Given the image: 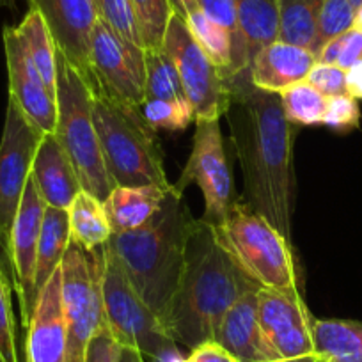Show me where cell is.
Instances as JSON below:
<instances>
[{"label":"cell","mask_w":362,"mask_h":362,"mask_svg":"<svg viewBox=\"0 0 362 362\" xmlns=\"http://www.w3.org/2000/svg\"><path fill=\"white\" fill-rule=\"evenodd\" d=\"M87 86L141 109L146 89V50L123 41L98 20L90 36Z\"/></svg>","instance_id":"obj_12"},{"label":"cell","mask_w":362,"mask_h":362,"mask_svg":"<svg viewBox=\"0 0 362 362\" xmlns=\"http://www.w3.org/2000/svg\"><path fill=\"white\" fill-rule=\"evenodd\" d=\"M41 137L18 105L9 100L0 139V263L8 276L11 270V231Z\"/></svg>","instance_id":"obj_9"},{"label":"cell","mask_w":362,"mask_h":362,"mask_svg":"<svg viewBox=\"0 0 362 362\" xmlns=\"http://www.w3.org/2000/svg\"><path fill=\"white\" fill-rule=\"evenodd\" d=\"M224 80L229 93L224 117L243 176L240 201L291 242L293 124L286 119L281 96L257 89L249 68Z\"/></svg>","instance_id":"obj_1"},{"label":"cell","mask_w":362,"mask_h":362,"mask_svg":"<svg viewBox=\"0 0 362 362\" xmlns=\"http://www.w3.org/2000/svg\"><path fill=\"white\" fill-rule=\"evenodd\" d=\"M9 2H11V0H9Z\"/></svg>","instance_id":"obj_49"},{"label":"cell","mask_w":362,"mask_h":362,"mask_svg":"<svg viewBox=\"0 0 362 362\" xmlns=\"http://www.w3.org/2000/svg\"><path fill=\"white\" fill-rule=\"evenodd\" d=\"M103 305L107 325L121 346L134 348L151 361L177 350L158 316L132 286L116 257L103 247Z\"/></svg>","instance_id":"obj_8"},{"label":"cell","mask_w":362,"mask_h":362,"mask_svg":"<svg viewBox=\"0 0 362 362\" xmlns=\"http://www.w3.org/2000/svg\"><path fill=\"white\" fill-rule=\"evenodd\" d=\"M350 4L354 6V8H355V11H357V9L361 8V6H362V0H350Z\"/></svg>","instance_id":"obj_47"},{"label":"cell","mask_w":362,"mask_h":362,"mask_svg":"<svg viewBox=\"0 0 362 362\" xmlns=\"http://www.w3.org/2000/svg\"><path fill=\"white\" fill-rule=\"evenodd\" d=\"M11 279L0 263V362H20L16 348L15 315L11 304Z\"/></svg>","instance_id":"obj_36"},{"label":"cell","mask_w":362,"mask_h":362,"mask_svg":"<svg viewBox=\"0 0 362 362\" xmlns=\"http://www.w3.org/2000/svg\"><path fill=\"white\" fill-rule=\"evenodd\" d=\"M9 0H0V6H4V4H8Z\"/></svg>","instance_id":"obj_48"},{"label":"cell","mask_w":362,"mask_h":362,"mask_svg":"<svg viewBox=\"0 0 362 362\" xmlns=\"http://www.w3.org/2000/svg\"><path fill=\"white\" fill-rule=\"evenodd\" d=\"M55 137L68 155L80 187L103 201L114 183L107 173L93 117V96L82 73L57 50V124Z\"/></svg>","instance_id":"obj_5"},{"label":"cell","mask_w":362,"mask_h":362,"mask_svg":"<svg viewBox=\"0 0 362 362\" xmlns=\"http://www.w3.org/2000/svg\"><path fill=\"white\" fill-rule=\"evenodd\" d=\"M30 177L47 206L68 210L82 192L80 181L55 134H47L37 144Z\"/></svg>","instance_id":"obj_19"},{"label":"cell","mask_w":362,"mask_h":362,"mask_svg":"<svg viewBox=\"0 0 362 362\" xmlns=\"http://www.w3.org/2000/svg\"><path fill=\"white\" fill-rule=\"evenodd\" d=\"M183 362H238L217 343H206L194 348Z\"/></svg>","instance_id":"obj_41"},{"label":"cell","mask_w":362,"mask_h":362,"mask_svg":"<svg viewBox=\"0 0 362 362\" xmlns=\"http://www.w3.org/2000/svg\"><path fill=\"white\" fill-rule=\"evenodd\" d=\"M141 25L146 50H162L163 36L170 16L174 15L169 0H132Z\"/></svg>","instance_id":"obj_33"},{"label":"cell","mask_w":362,"mask_h":362,"mask_svg":"<svg viewBox=\"0 0 362 362\" xmlns=\"http://www.w3.org/2000/svg\"><path fill=\"white\" fill-rule=\"evenodd\" d=\"M196 4L197 9H199L204 16H208V18L214 20L215 23L224 27L229 33V36H231L233 66L231 73H229L228 76L249 68V55H247L245 41H243L242 33H240L238 20H236L235 0H196Z\"/></svg>","instance_id":"obj_31"},{"label":"cell","mask_w":362,"mask_h":362,"mask_svg":"<svg viewBox=\"0 0 362 362\" xmlns=\"http://www.w3.org/2000/svg\"><path fill=\"white\" fill-rule=\"evenodd\" d=\"M194 222L183 194L170 187L162 206L144 226L112 233L103 245L162 323L180 283Z\"/></svg>","instance_id":"obj_3"},{"label":"cell","mask_w":362,"mask_h":362,"mask_svg":"<svg viewBox=\"0 0 362 362\" xmlns=\"http://www.w3.org/2000/svg\"><path fill=\"white\" fill-rule=\"evenodd\" d=\"M274 362H323V361L316 354H309V355H300V357H293V358H279V361H274Z\"/></svg>","instance_id":"obj_45"},{"label":"cell","mask_w":362,"mask_h":362,"mask_svg":"<svg viewBox=\"0 0 362 362\" xmlns=\"http://www.w3.org/2000/svg\"><path fill=\"white\" fill-rule=\"evenodd\" d=\"M141 114L146 123L155 132L185 130L196 117L189 100L169 102V100H148L141 105Z\"/></svg>","instance_id":"obj_34"},{"label":"cell","mask_w":362,"mask_h":362,"mask_svg":"<svg viewBox=\"0 0 362 362\" xmlns=\"http://www.w3.org/2000/svg\"><path fill=\"white\" fill-rule=\"evenodd\" d=\"M185 22L201 50L208 55V59L226 78L231 73L233 66V45L228 30L204 16L199 9L190 13Z\"/></svg>","instance_id":"obj_28"},{"label":"cell","mask_w":362,"mask_h":362,"mask_svg":"<svg viewBox=\"0 0 362 362\" xmlns=\"http://www.w3.org/2000/svg\"><path fill=\"white\" fill-rule=\"evenodd\" d=\"M305 80L325 98L346 95V71L337 66L316 62Z\"/></svg>","instance_id":"obj_39"},{"label":"cell","mask_w":362,"mask_h":362,"mask_svg":"<svg viewBox=\"0 0 362 362\" xmlns=\"http://www.w3.org/2000/svg\"><path fill=\"white\" fill-rule=\"evenodd\" d=\"M103 247L86 250L69 242L61 263V297L68 329V362H83L89 339L107 323L103 305Z\"/></svg>","instance_id":"obj_7"},{"label":"cell","mask_w":362,"mask_h":362,"mask_svg":"<svg viewBox=\"0 0 362 362\" xmlns=\"http://www.w3.org/2000/svg\"><path fill=\"white\" fill-rule=\"evenodd\" d=\"M89 89L100 148L114 187L170 189L156 132L141 110L116 102L96 87Z\"/></svg>","instance_id":"obj_4"},{"label":"cell","mask_w":362,"mask_h":362,"mask_svg":"<svg viewBox=\"0 0 362 362\" xmlns=\"http://www.w3.org/2000/svg\"><path fill=\"white\" fill-rule=\"evenodd\" d=\"M279 96L286 119L291 124H300V127L323 124L327 98L320 90H316L308 80H302V82L288 87Z\"/></svg>","instance_id":"obj_30"},{"label":"cell","mask_w":362,"mask_h":362,"mask_svg":"<svg viewBox=\"0 0 362 362\" xmlns=\"http://www.w3.org/2000/svg\"><path fill=\"white\" fill-rule=\"evenodd\" d=\"M313 344L323 362H362V322L315 318Z\"/></svg>","instance_id":"obj_23"},{"label":"cell","mask_w":362,"mask_h":362,"mask_svg":"<svg viewBox=\"0 0 362 362\" xmlns=\"http://www.w3.org/2000/svg\"><path fill=\"white\" fill-rule=\"evenodd\" d=\"M69 242H71V236H69L68 210L47 206L43 226H41L40 245H37L36 283H34L36 300L48 279L61 268L62 257H64Z\"/></svg>","instance_id":"obj_24"},{"label":"cell","mask_w":362,"mask_h":362,"mask_svg":"<svg viewBox=\"0 0 362 362\" xmlns=\"http://www.w3.org/2000/svg\"><path fill=\"white\" fill-rule=\"evenodd\" d=\"M148 100H189L176 66L163 50H146L144 102Z\"/></svg>","instance_id":"obj_29"},{"label":"cell","mask_w":362,"mask_h":362,"mask_svg":"<svg viewBox=\"0 0 362 362\" xmlns=\"http://www.w3.org/2000/svg\"><path fill=\"white\" fill-rule=\"evenodd\" d=\"M119 362H144V355L141 351L134 350V348H121V355H119Z\"/></svg>","instance_id":"obj_44"},{"label":"cell","mask_w":362,"mask_h":362,"mask_svg":"<svg viewBox=\"0 0 362 362\" xmlns=\"http://www.w3.org/2000/svg\"><path fill=\"white\" fill-rule=\"evenodd\" d=\"M170 8L176 15H180L181 18H187L192 11H196L197 4L196 0H169Z\"/></svg>","instance_id":"obj_43"},{"label":"cell","mask_w":362,"mask_h":362,"mask_svg":"<svg viewBox=\"0 0 362 362\" xmlns=\"http://www.w3.org/2000/svg\"><path fill=\"white\" fill-rule=\"evenodd\" d=\"M235 9L250 66L254 57L263 48L279 40V2L277 0H235Z\"/></svg>","instance_id":"obj_22"},{"label":"cell","mask_w":362,"mask_h":362,"mask_svg":"<svg viewBox=\"0 0 362 362\" xmlns=\"http://www.w3.org/2000/svg\"><path fill=\"white\" fill-rule=\"evenodd\" d=\"M29 4L41 13L57 50L89 78L90 36L98 22L95 0H29Z\"/></svg>","instance_id":"obj_16"},{"label":"cell","mask_w":362,"mask_h":362,"mask_svg":"<svg viewBox=\"0 0 362 362\" xmlns=\"http://www.w3.org/2000/svg\"><path fill=\"white\" fill-rule=\"evenodd\" d=\"M279 2V40L313 52L316 22L325 0H277ZM315 54V52H313Z\"/></svg>","instance_id":"obj_27"},{"label":"cell","mask_w":362,"mask_h":362,"mask_svg":"<svg viewBox=\"0 0 362 362\" xmlns=\"http://www.w3.org/2000/svg\"><path fill=\"white\" fill-rule=\"evenodd\" d=\"M169 190L155 185L114 187L103 201L112 233L132 231L144 226L162 206Z\"/></svg>","instance_id":"obj_21"},{"label":"cell","mask_w":362,"mask_h":362,"mask_svg":"<svg viewBox=\"0 0 362 362\" xmlns=\"http://www.w3.org/2000/svg\"><path fill=\"white\" fill-rule=\"evenodd\" d=\"M259 290L243 295L222 318L215 341L238 362H274L279 355L268 344L259 323Z\"/></svg>","instance_id":"obj_18"},{"label":"cell","mask_w":362,"mask_h":362,"mask_svg":"<svg viewBox=\"0 0 362 362\" xmlns=\"http://www.w3.org/2000/svg\"><path fill=\"white\" fill-rule=\"evenodd\" d=\"M257 311L264 337L279 358L315 354V318L305 305L304 297L261 288Z\"/></svg>","instance_id":"obj_15"},{"label":"cell","mask_w":362,"mask_h":362,"mask_svg":"<svg viewBox=\"0 0 362 362\" xmlns=\"http://www.w3.org/2000/svg\"><path fill=\"white\" fill-rule=\"evenodd\" d=\"M354 27H355V29L362 30V6L357 9V11H355V23H354Z\"/></svg>","instance_id":"obj_46"},{"label":"cell","mask_w":362,"mask_h":362,"mask_svg":"<svg viewBox=\"0 0 362 362\" xmlns=\"http://www.w3.org/2000/svg\"><path fill=\"white\" fill-rule=\"evenodd\" d=\"M16 30L41 78L57 98V47L41 13L36 8H29V13L23 16L20 25H16Z\"/></svg>","instance_id":"obj_26"},{"label":"cell","mask_w":362,"mask_h":362,"mask_svg":"<svg viewBox=\"0 0 362 362\" xmlns=\"http://www.w3.org/2000/svg\"><path fill=\"white\" fill-rule=\"evenodd\" d=\"M25 337V362H68V329L61 297V268L37 295Z\"/></svg>","instance_id":"obj_17"},{"label":"cell","mask_w":362,"mask_h":362,"mask_svg":"<svg viewBox=\"0 0 362 362\" xmlns=\"http://www.w3.org/2000/svg\"><path fill=\"white\" fill-rule=\"evenodd\" d=\"M346 95L362 100V61L346 69Z\"/></svg>","instance_id":"obj_42"},{"label":"cell","mask_w":362,"mask_h":362,"mask_svg":"<svg viewBox=\"0 0 362 362\" xmlns=\"http://www.w3.org/2000/svg\"><path fill=\"white\" fill-rule=\"evenodd\" d=\"M316 62V55L308 48L277 40L250 62V80L257 89L281 95L284 89L308 78Z\"/></svg>","instance_id":"obj_20"},{"label":"cell","mask_w":362,"mask_h":362,"mask_svg":"<svg viewBox=\"0 0 362 362\" xmlns=\"http://www.w3.org/2000/svg\"><path fill=\"white\" fill-rule=\"evenodd\" d=\"M215 231L243 270L261 288L302 297L291 242L267 218L236 199Z\"/></svg>","instance_id":"obj_6"},{"label":"cell","mask_w":362,"mask_h":362,"mask_svg":"<svg viewBox=\"0 0 362 362\" xmlns=\"http://www.w3.org/2000/svg\"><path fill=\"white\" fill-rule=\"evenodd\" d=\"M358 121H361V109L357 100L348 95L327 98V109L323 116L325 127L336 132H350L358 127Z\"/></svg>","instance_id":"obj_38"},{"label":"cell","mask_w":362,"mask_h":362,"mask_svg":"<svg viewBox=\"0 0 362 362\" xmlns=\"http://www.w3.org/2000/svg\"><path fill=\"white\" fill-rule=\"evenodd\" d=\"M95 6L100 22L105 23L123 41L146 50L132 0H95Z\"/></svg>","instance_id":"obj_32"},{"label":"cell","mask_w":362,"mask_h":362,"mask_svg":"<svg viewBox=\"0 0 362 362\" xmlns=\"http://www.w3.org/2000/svg\"><path fill=\"white\" fill-rule=\"evenodd\" d=\"M162 50L176 66L196 119H221L229 98L224 76L201 50L185 18L176 13L169 20Z\"/></svg>","instance_id":"obj_11"},{"label":"cell","mask_w":362,"mask_h":362,"mask_svg":"<svg viewBox=\"0 0 362 362\" xmlns=\"http://www.w3.org/2000/svg\"><path fill=\"white\" fill-rule=\"evenodd\" d=\"M316 61L322 64H332L344 69L362 61V30L350 29L341 36L334 37L322 47L316 55Z\"/></svg>","instance_id":"obj_37"},{"label":"cell","mask_w":362,"mask_h":362,"mask_svg":"<svg viewBox=\"0 0 362 362\" xmlns=\"http://www.w3.org/2000/svg\"><path fill=\"white\" fill-rule=\"evenodd\" d=\"M45 210H47V204L41 199L33 177L29 176L11 231V256H9V261H11L9 279H11L13 290L18 295L23 329L29 325L34 305H36L34 283H36L37 245H40Z\"/></svg>","instance_id":"obj_13"},{"label":"cell","mask_w":362,"mask_h":362,"mask_svg":"<svg viewBox=\"0 0 362 362\" xmlns=\"http://www.w3.org/2000/svg\"><path fill=\"white\" fill-rule=\"evenodd\" d=\"M354 23L355 8L350 4V0H325L316 22V41L313 48L315 55H318L323 45L330 40L354 29Z\"/></svg>","instance_id":"obj_35"},{"label":"cell","mask_w":362,"mask_h":362,"mask_svg":"<svg viewBox=\"0 0 362 362\" xmlns=\"http://www.w3.org/2000/svg\"><path fill=\"white\" fill-rule=\"evenodd\" d=\"M2 40L8 62L9 100L18 105L23 116L41 135L55 134L57 98L41 78L16 27H6Z\"/></svg>","instance_id":"obj_14"},{"label":"cell","mask_w":362,"mask_h":362,"mask_svg":"<svg viewBox=\"0 0 362 362\" xmlns=\"http://www.w3.org/2000/svg\"><path fill=\"white\" fill-rule=\"evenodd\" d=\"M261 290L221 242L214 226L194 222L185 263L163 325L176 343L190 351L214 343L226 313L250 291Z\"/></svg>","instance_id":"obj_2"},{"label":"cell","mask_w":362,"mask_h":362,"mask_svg":"<svg viewBox=\"0 0 362 362\" xmlns=\"http://www.w3.org/2000/svg\"><path fill=\"white\" fill-rule=\"evenodd\" d=\"M68 218L71 242L86 250L102 249L112 235L103 203L86 190L73 199L68 208Z\"/></svg>","instance_id":"obj_25"},{"label":"cell","mask_w":362,"mask_h":362,"mask_svg":"<svg viewBox=\"0 0 362 362\" xmlns=\"http://www.w3.org/2000/svg\"><path fill=\"white\" fill-rule=\"evenodd\" d=\"M197 185L204 197V222L217 228L224 222L229 208L235 204L233 176L226 153L221 119H196V134L185 170L176 181L174 190L185 192L189 185Z\"/></svg>","instance_id":"obj_10"},{"label":"cell","mask_w":362,"mask_h":362,"mask_svg":"<svg viewBox=\"0 0 362 362\" xmlns=\"http://www.w3.org/2000/svg\"><path fill=\"white\" fill-rule=\"evenodd\" d=\"M119 341L114 337L110 327L103 325L95 336L90 337L83 354V362H119Z\"/></svg>","instance_id":"obj_40"}]
</instances>
